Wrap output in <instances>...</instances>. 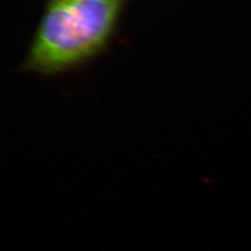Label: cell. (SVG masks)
I'll list each match as a JSON object with an SVG mask.
<instances>
[{
    "mask_svg": "<svg viewBox=\"0 0 251 251\" xmlns=\"http://www.w3.org/2000/svg\"><path fill=\"white\" fill-rule=\"evenodd\" d=\"M126 0H49L24 68L42 75L65 72L108 45Z\"/></svg>",
    "mask_w": 251,
    "mask_h": 251,
    "instance_id": "1",
    "label": "cell"
}]
</instances>
